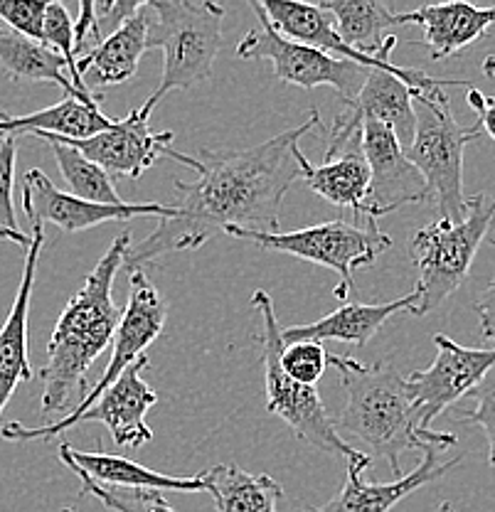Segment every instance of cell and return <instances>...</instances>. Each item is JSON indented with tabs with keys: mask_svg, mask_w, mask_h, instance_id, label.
<instances>
[{
	"mask_svg": "<svg viewBox=\"0 0 495 512\" xmlns=\"http://www.w3.org/2000/svg\"><path fill=\"white\" fill-rule=\"evenodd\" d=\"M321 124L318 109L306 121L259 146L244 151H200L185 156L165 148L163 156L188 165L195 180H175L178 200L173 215L161 217L146 239L136 242L126 256L131 271L151 264L158 256L195 252L217 234L262 232L279 234V212L284 195L301 178L296 146L308 131Z\"/></svg>",
	"mask_w": 495,
	"mask_h": 512,
	"instance_id": "obj_1",
	"label": "cell"
},
{
	"mask_svg": "<svg viewBox=\"0 0 495 512\" xmlns=\"http://www.w3.org/2000/svg\"><path fill=\"white\" fill-rule=\"evenodd\" d=\"M133 247L131 234H119L84 279L82 288L67 301L65 311L52 330L47 362L40 370V414L74 412L87 397V372L109 345H114L124 311L114 303L116 274L126 266Z\"/></svg>",
	"mask_w": 495,
	"mask_h": 512,
	"instance_id": "obj_2",
	"label": "cell"
},
{
	"mask_svg": "<svg viewBox=\"0 0 495 512\" xmlns=\"http://www.w3.org/2000/svg\"><path fill=\"white\" fill-rule=\"evenodd\" d=\"M328 362L340 372V387L345 392L343 409L333 419L335 429L360 439L372 453L385 458L397 478H402V453L424 451L429 444L446 448L459 444L456 434L449 431L422 429L407 377L392 365H365L343 355H330Z\"/></svg>",
	"mask_w": 495,
	"mask_h": 512,
	"instance_id": "obj_3",
	"label": "cell"
},
{
	"mask_svg": "<svg viewBox=\"0 0 495 512\" xmlns=\"http://www.w3.org/2000/svg\"><path fill=\"white\" fill-rule=\"evenodd\" d=\"M148 13L153 15L148 50L163 52L161 84L143 104V109L153 114L170 92H183L212 77V67L225 42V8L210 0H153L148 3Z\"/></svg>",
	"mask_w": 495,
	"mask_h": 512,
	"instance_id": "obj_4",
	"label": "cell"
},
{
	"mask_svg": "<svg viewBox=\"0 0 495 512\" xmlns=\"http://www.w3.org/2000/svg\"><path fill=\"white\" fill-rule=\"evenodd\" d=\"M495 224V197H468L463 220H439L417 229L409 242L414 269H417L419 306L414 316H427L449 296L459 291L471 271L478 249L486 242Z\"/></svg>",
	"mask_w": 495,
	"mask_h": 512,
	"instance_id": "obj_5",
	"label": "cell"
},
{
	"mask_svg": "<svg viewBox=\"0 0 495 512\" xmlns=\"http://www.w3.org/2000/svg\"><path fill=\"white\" fill-rule=\"evenodd\" d=\"M414 111L417 133L404 156L422 173L427 202L436 207L439 220H463L468 212V197L463 195V151L481 128H466L454 119L444 89L419 92Z\"/></svg>",
	"mask_w": 495,
	"mask_h": 512,
	"instance_id": "obj_6",
	"label": "cell"
},
{
	"mask_svg": "<svg viewBox=\"0 0 495 512\" xmlns=\"http://www.w3.org/2000/svg\"><path fill=\"white\" fill-rule=\"evenodd\" d=\"M252 306L262 316V362H264V384H266V412L284 419L294 429V434L318 451L340 456L345 461H355L363 456L355 446H350L335 429L333 419L326 412L321 392L316 387H303L291 380L281 367V352H284V338L281 325L276 320L274 301L266 291H254Z\"/></svg>",
	"mask_w": 495,
	"mask_h": 512,
	"instance_id": "obj_7",
	"label": "cell"
},
{
	"mask_svg": "<svg viewBox=\"0 0 495 512\" xmlns=\"http://www.w3.org/2000/svg\"><path fill=\"white\" fill-rule=\"evenodd\" d=\"M227 237L247 239L257 247L269 252H281L296 256V259L311 261V264L326 266L338 276L333 296L345 301L348 291L355 286V271L375 264L377 256L392 247V237L380 229L375 220L345 222L333 220L313 227L296 229V232L262 234V232H239L232 229Z\"/></svg>",
	"mask_w": 495,
	"mask_h": 512,
	"instance_id": "obj_8",
	"label": "cell"
},
{
	"mask_svg": "<svg viewBox=\"0 0 495 512\" xmlns=\"http://www.w3.org/2000/svg\"><path fill=\"white\" fill-rule=\"evenodd\" d=\"M249 5L257 13L259 28L249 30L239 40L237 57L271 62L276 79H281L284 84H294V87L301 89L333 87L335 92L343 96V101H353L360 94L367 77H370V69L350 60H338L328 52L281 35L271 25L269 15L264 13L259 0H252Z\"/></svg>",
	"mask_w": 495,
	"mask_h": 512,
	"instance_id": "obj_9",
	"label": "cell"
},
{
	"mask_svg": "<svg viewBox=\"0 0 495 512\" xmlns=\"http://www.w3.org/2000/svg\"><path fill=\"white\" fill-rule=\"evenodd\" d=\"M148 355L141 357L136 365H131L124 375L119 377L92 409H87L84 414H79L77 419H62L52 421L45 426H23L18 421H10L0 429V439L5 441H35V439H52L57 434H65L72 426L82 424V421H99L106 429L111 431V439L116 446H129V448H141L148 441H153V429L148 426L146 416L156 407L158 394L141 377L143 370H148Z\"/></svg>",
	"mask_w": 495,
	"mask_h": 512,
	"instance_id": "obj_10",
	"label": "cell"
},
{
	"mask_svg": "<svg viewBox=\"0 0 495 512\" xmlns=\"http://www.w3.org/2000/svg\"><path fill=\"white\" fill-rule=\"evenodd\" d=\"M262 10L269 15L271 25L281 32V35L291 37V40L303 42V45H311L316 50L323 52H338L343 55V60H350L360 67L367 69H382V72L395 74L399 82L407 84L414 92H429V89H444V87H461L466 84V79H436L429 77L424 69H412V67H399L390 60L392 50L397 47V37L390 35L385 50L377 57L360 55V52L350 50L340 35L335 32L333 15L326 13L321 5L311 3H294V0H259Z\"/></svg>",
	"mask_w": 495,
	"mask_h": 512,
	"instance_id": "obj_11",
	"label": "cell"
},
{
	"mask_svg": "<svg viewBox=\"0 0 495 512\" xmlns=\"http://www.w3.org/2000/svg\"><path fill=\"white\" fill-rule=\"evenodd\" d=\"M434 345L439 350L434 365L407 375L422 429H431L436 416L444 414L461 397L473 394V389L495 367V348H463L444 333L434 335Z\"/></svg>",
	"mask_w": 495,
	"mask_h": 512,
	"instance_id": "obj_12",
	"label": "cell"
},
{
	"mask_svg": "<svg viewBox=\"0 0 495 512\" xmlns=\"http://www.w3.org/2000/svg\"><path fill=\"white\" fill-rule=\"evenodd\" d=\"M417 94L419 92L399 82L395 74L370 69V77L360 94L353 101H343L345 111L335 119L333 131H330L326 158L338 156L345 148L358 143L365 121H380V124L390 126L397 141L407 151L417 133V111H414Z\"/></svg>",
	"mask_w": 495,
	"mask_h": 512,
	"instance_id": "obj_13",
	"label": "cell"
},
{
	"mask_svg": "<svg viewBox=\"0 0 495 512\" xmlns=\"http://www.w3.org/2000/svg\"><path fill=\"white\" fill-rule=\"evenodd\" d=\"M23 210L30 224H55L67 234L84 232L106 222H126L133 217H170L173 205L161 202H124V205H99L82 200L72 192L55 188L42 170H28L23 178Z\"/></svg>",
	"mask_w": 495,
	"mask_h": 512,
	"instance_id": "obj_14",
	"label": "cell"
},
{
	"mask_svg": "<svg viewBox=\"0 0 495 512\" xmlns=\"http://www.w3.org/2000/svg\"><path fill=\"white\" fill-rule=\"evenodd\" d=\"M165 318H168V303L153 286L143 271H133L131 274V296L124 308V318H121L119 330H116L114 345H111V360L104 375L87 392L74 412L65 414L67 419H77L87 409H92L99 402L101 394L111 387L131 365H136L141 357H146V350L156 343L158 335L163 333Z\"/></svg>",
	"mask_w": 495,
	"mask_h": 512,
	"instance_id": "obj_15",
	"label": "cell"
},
{
	"mask_svg": "<svg viewBox=\"0 0 495 512\" xmlns=\"http://www.w3.org/2000/svg\"><path fill=\"white\" fill-rule=\"evenodd\" d=\"M42 141L65 143V146L74 148V151L101 165L111 178L138 180L163 156L165 148H170L173 133H153L151 111L138 106L124 119H116L106 131L92 138H84V141L57 136H42Z\"/></svg>",
	"mask_w": 495,
	"mask_h": 512,
	"instance_id": "obj_16",
	"label": "cell"
},
{
	"mask_svg": "<svg viewBox=\"0 0 495 512\" xmlns=\"http://www.w3.org/2000/svg\"><path fill=\"white\" fill-rule=\"evenodd\" d=\"M360 151L367 158L372 173L370 217L392 215L402 205L427 202V183L422 173L404 156L395 131L380 121H365L360 131Z\"/></svg>",
	"mask_w": 495,
	"mask_h": 512,
	"instance_id": "obj_17",
	"label": "cell"
},
{
	"mask_svg": "<svg viewBox=\"0 0 495 512\" xmlns=\"http://www.w3.org/2000/svg\"><path fill=\"white\" fill-rule=\"evenodd\" d=\"M444 451L446 446L429 444L424 448L422 463L412 473H404L402 478L392 480V483H367L363 473L372 466V458L363 453L355 461H348V478L333 500H328L323 508H306L301 512H390L397 503L409 498L414 490L444 478L451 468L459 466V456L446 463L441 461Z\"/></svg>",
	"mask_w": 495,
	"mask_h": 512,
	"instance_id": "obj_18",
	"label": "cell"
},
{
	"mask_svg": "<svg viewBox=\"0 0 495 512\" xmlns=\"http://www.w3.org/2000/svg\"><path fill=\"white\" fill-rule=\"evenodd\" d=\"M33 242L25 249L23 279H20L18 293H15L13 308L0 328V414L8 407L10 397L15 394L18 384L30 382L35 377L30 367L28 352V323H30V301L37 276V261H40L42 247H45V227L33 224Z\"/></svg>",
	"mask_w": 495,
	"mask_h": 512,
	"instance_id": "obj_19",
	"label": "cell"
},
{
	"mask_svg": "<svg viewBox=\"0 0 495 512\" xmlns=\"http://www.w3.org/2000/svg\"><path fill=\"white\" fill-rule=\"evenodd\" d=\"M419 306V291L414 288L407 296L395 298L387 303H343L338 311L328 313V316L313 320L306 325H291V328L281 330L284 345L301 343V340H313V343H323V340H335V343L348 345H363L370 343L382 325L387 323L397 313H409L414 316Z\"/></svg>",
	"mask_w": 495,
	"mask_h": 512,
	"instance_id": "obj_20",
	"label": "cell"
},
{
	"mask_svg": "<svg viewBox=\"0 0 495 512\" xmlns=\"http://www.w3.org/2000/svg\"><path fill=\"white\" fill-rule=\"evenodd\" d=\"M399 25H419L424 28V47L431 60H446L463 47L481 40L491 25H495V5L476 8L471 3H436L422 5L409 13H397Z\"/></svg>",
	"mask_w": 495,
	"mask_h": 512,
	"instance_id": "obj_21",
	"label": "cell"
},
{
	"mask_svg": "<svg viewBox=\"0 0 495 512\" xmlns=\"http://www.w3.org/2000/svg\"><path fill=\"white\" fill-rule=\"evenodd\" d=\"M296 160L301 168V178L316 195L328 200L335 207H348L358 220L370 217V185L372 173L367 158L360 151V141L345 148L338 156L328 158L323 165H311L303 156L301 146H296Z\"/></svg>",
	"mask_w": 495,
	"mask_h": 512,
	"instance_id": "obj_22",
	"label": "cell"
},
{
	"mask_svg": "<svg viewBox=\"0 0 495 512\" xmlns=\"http://www.w3.org/2000/svg\"><path fill=\"white\" fill-rule=\"evenodd\" d=\"M116 119L106 116L101 111L99 101H84L65 96L57 104L47 106V109L33 111L25 116H10L0 114V136L10 133V136H57V138H74V141H84L97 133L106 131Z\"/></svg>",
	"mask_w": 495,
	"mask_h": 512,
	"instance_id": "obj_23",
	"label": "cell"
},
{
	"mask_svg": "<svg viewBox=\"0 0 495 512\" xmlns=\"http://www.w3.org/2000/svg\"><path fill=\"white\" fill-rule=\"evenodd\" d=\"M60 451L67 453L89 478L97 483L114 485V488H141V490H180V493H202L207 490L205 478L200 473L195 476H165V473L151 471V468L141 466V463L131 461V458L114 456V453L104 451H79V448L60 444Z\"/></svg>",
	"mask_w": 495,
	"mask_h": 512,
	"instance_id": "obj_24",
	"label": "cell"
},
{
	"mask_svg": "<svg viewBox=\"0 0 495 512\" xmlns=\"http://www.w3.org/2000/svg\"><path fill=\"white\" fill-rule=\"evenodd\" d=\"M0 67L15 82H50L74 99H101V94H82L74 87L65 57L57 55L45 42H35L20 32L0 28Z\"/></svg>",
	"mask_w": 495,
	"mask_h": 512,
	"instance_id": "obj_25",
	"label": "cell"
},
{
	"mask_svg": "<svg viewBox=\"0 0 495 512\" xmlns=\"http://www.w3.org/2000/svg\"><path fill=\"white\" fill-rule=\"evenodd\" d=\"M148 30H151V18H148L146 3L114 35L106 37L92 55L79 60L82 77L87 72H92L94 84L99 89L131 79L136 74L141 55L148 50Z\"/></svg>",
	"mask_w": 495,
	"mask_h": 512,
	"instance_id": "obj_26",
	"label": "cell"
},
{
	"mask_svg": "<svg viewBox=\"0 0 495 512\" xmlns=\"http://www.w3.org/2000/svg\"><path fill=\"white\" fill-rule=\"evenodd\" d=\"M200 476L205 478L217 512H279L284 500V488L269 473H249L220 463L200 471Z\"/></svg>",
	"mask_w": 495,
	"mask_h": 512,
	"instance_id": "obj_27",
	"label": "cell"
},
{
	"mask_svg": "<svg viewBox=\"0 0 495 512\" xmlns=\"http://www.w3.org/2000/svg\"><path fill=\"white\" fill-rule=\"evenodd\" d=\"M333 15L335 32L350 50L377 57L385 50L392 28H399L397 13L377 0H326L318 3Z\"/></svg>",
	"mask_w": 495,
	"mask_h": 512,
	"instance_id": "obj_28",
	"label": "cell"
},
{
	"mask_svg": "<svg viewBox=\"0 0 495 512\" xmlns=\"http://www.w3.org/2000/svg\"><path fill=\"white\" fill-rule=\"evenodd\" d=\"M47 143H50L52 153H55L57 168H60L72 195L89 202H99V205H124V200H121V195L114 188V180H111V175L101 165L82 156L79 151H74V148L65 146V143Z\"/></svg>",
	"mask_w": 495,
	"mask_h": 512,
	"instance_id": "obj_29",
	"label": "cell"
},
{
	"mask_svg": "<svg viewBox=\"0 0 495 512\" xmlns=\"http://www.w3.org/2000/svg\"><path fill=\"white\" fill-rule=\"evenodd\" d=\"M60 461L65 463L69 471L79 478L82 483V493L97 498L104 508L111 512H178L173 505L168 503V498L161 490H141V488H114V485L97 483L94 478H89L67 453L57 451Z\"/></svg>",
	"mask_w": 495,
	"mask_h": 512,
	"instance_id": "obj_30",
	"label": "cell"
},
{
	"mask_svg": "<svg viewBox=\"0 0 495 512\" xmlns=\"http://www.w3.org/2000/svg\"><path fill=\"white\" fill-rule=\"evenodd\" d=\"M18 138L20 136H0V239L18 244L28 249L33 237L20 229L18 217H15L13 190H15V160H18Z\"/></svg>",
	"mask_w": 495,
	"mask_h": 512,
	"instance_id": "obj_31",
	"label": "cell"
},
{
	"mask_svg": "<svg viewBox=\"0 0 495 512\" xmlns=\"http://www.w3.org/2000/svg\"><path fill=\"white\" fill-rule=\"evenodd\" d=\"M42 42H45L47 47H52L57 55L65 57L69 77H72V84L79 89V92H82V94H99V92H92V89L87 87V79H84L82 72H79L77 55H74V20L69 18L67 8L62 3L47 5L45 40H42Z\"/></svg>",
	"mask_w": 495,
	"mask_h": 512,
	"instance_id": "obj_32",
	"label": "cell"
},
{
	"mask_svg": "<svg viewBox=\"0 0 495 512\" xmlns=\"http://www.w3.org/2000/svg\"><path fill=\"white\" fill-rule=\"evenodd\" d=\"M330 352L323 348V343L313 340H301V343L284 345L281 352V367L291 380L303 384V387H316L326 375Z\"/></svg>",
	"mask_w": 495,
	"mask_h": 512,
	"instance_id": "obj_33",
	"label": "cell"
},
{
	"mask_svg": "<svg viewBox=\"0 0 495 512\" xmlns=\"http://www.w3.org/2000/svg\"><path fill=\"white\" fill-rule=\"evenodd\" d=\"M47 5L50 3H42V0H0V20H5L13 32L42 42Z\"/></svg>",
	"mask_w": 495,
	"mask_h": 512,
	"instance_id": "obj_34",
	"label": "cell"
},
{
	"mask_svg": "<svg viewBox=\"0 0 495 512\" xmlns=\"http://www.w3.org/2000/svg\"><path fill=\"white\" fill-rule=\"evenodd\" d=\"M476 399V407L471 412H463L456 416L461 424L481 426L488 439V461L495 468V367L483 377V382L473 389L471 394Z\"/></svg>",
	"mask_w": 495,
	"mask_h": 512,
	"instance_id": "obj_35",
	"label": "cell"
},
{
	"mask_svg": "<svg viewBox=\"0 0 495 512\" xmlns=\"http://www.w3.org/2000/svg\"><path fill=\"white\" fill-rule=\"evenodd\" d=\"M101 42H104V37H101L97 13H94V3L87 0V3L79 5V20L74 23V55H77V62L84 60L87 55H92Z\"/></svg>",
	"mask_w": 495,
	"mask_h": 512,
	"instance_id": "obj_36",
	"label": "cell"
},
{
	"mask_svg": "<svg viewBox=\"0 0 495 512\" xmlns=\"http://www.w3.org/2000/svg\"><path fill=\"white\" fill-rule=\"evenodd\" d=\"M146 3H119V0H104V3H94V13H97L101 32H109L114 35L126 20H131L138 10Z\"/></svg>",
	"mask_w": 495,
	"mask_h": 512,
	"instance_id": "obj_37",
	"label": "cell"
},
{
	"mask_svg": "<svg viewBox=\"0 0 495 512\" xmlns=\"http://www.w3.org/2000/svg\"><path fill=\"white\" fill-rule=\"evenodd\" d=\"M473 311H476L478 323H481L483 338L493 340L495 343V279L481 291V296L473 303Z\"/></svg>",
	"mask_w": 495,
	"mask_h": 512,
	"instance_id": "obj_38",
	"label": "cell"
},
{
	"mask_svg": "<svg viewBox=\"0 0 495 512\" xmlns=\"http://www.w3.org/2000/svg\"><path fill=\"white\" fill-rule=\"evenodd\" d=\"M468 104H471V109L478 114V128L481 131H486L488 136L495 141V99L491 96H486L483 92H478V89H468L466 94Z\"/></svg>",
	"mask_w": 495,
	"mask_h": 512,
	"instance_id": "obj_39",
	"label": "cell"
},
{
	"mask_svg": "<svg viewBox=\"0 0 495 512\" xmlns=\"http://www.w3.org/2000/svg\"><path fill=\"white\" fill-rule=\"evenodd\" d=\"M483 72H486L488 77H493V74H495V55H491L486 62H483Z\"/></svg>",
	"mask_w": 495,
	"mask_h": 512,
	"instance_id": "obj_40",
	"label": "cell"
},
{
	"mask_svg": "<svg viewBox=\"0 0 495 512\" xmlns=\"http://www.w3.org/2000/svg\"><path fill=\"white\" fill-rule=\"evenodd\" d=\"M436 512H454V508H451V503H441L439 510Z\"/></svg>",
	"mask_w": 495,
	"mask_h": 512,
	"instance_id": "obj_41",
	"label": "cell"
},
{
	"mask_svg": "<svg viewBox=\"0 0 495 512\" xmlns=\"http://www.w3.org/2000/svg\"><path fill=\"white\" fill-rule=\"evenodd\" d=\"M57 512H77L74 508H62V510H57Z\"/></svg>",
	"mask_w": 495,
	"mask_h": 512,
	"instance_id": "obj_42",
	"label": "cell"
}]
</instances>
